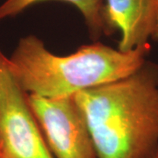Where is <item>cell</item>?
<instances>
[{"mask_svg": "<svg viewBox=\"0 0 158 158\" xmlns=\"http://www.w3.org/2000/svg\"><path fill=\"white\" fill-rule=\"evenodd\" d=\"M149 51L147 45L121 52L98 40L62 56L30 34L19 40L8 62L27 93L61 98L129 76L145 62Z\"/></svg>", "mask_w": 158, "mask_h": 158, "instance_id": "cell-2", "label": "cell"}, {"mask_svg": "<svg viewBox=\"0 0 158 158\" xmlns=\"http://www.w3.org/2000/svg\"><path fill=\"white\" fill-rule=\"evenodd\" d=\"M97 158H155L158 152V64L74 95Z\"/></svg>", "mask_w": 158, "mask_h": 158, "instance_id": "cell-1", "label": "cell"}, {"mask_svg": "<svg viewBox=\"0 0 158 158\" xmlns=\"http://www.w3.org/2000/svg\"><path fill=\"white\" fill-rule=\"evenodd\" d=\"M27 98L54 158H97L90 130L74 96L46 98L28 94Z\"/></svg>", "mask_w": 158, "mask_h": 158, "instance_id": "cell-4", "label": "cell"}, {"mask_svg": "<svg viewBox=\"0 0 158 158\" xmlns=\"http://www.w3.org/2000/svg\"><path fill=\"white\" fill-rule=\"evenodd\" d=\"M155 158H158V152H157V154H156V157Z\"/></svg>", "mask_w": 158, "mask_h": 158, "instance_id": "cell-8", "label": "cell"}, {"mask_svg": "<svg viewBox=\"0 0 158 158\" xmlns=\"http://www.w3.org/2000/svg\"><path fill=\"white\" fill-rule=\"evenodd\" d=\"M27 97L0 49V158H54Z\"/></svg>", "mask_w": 158, "mask_h": 158, "instance_id": "cell-3", "label": "cell"}, {"mask_svg": "<svg viewBox=\"0 0 158 158\" xmlns=\"http://www.w3.org/2000/svg\"><path fill=\"white\" fill-rule=\"evenodd\" d=\"M108 19L121 33L118 49L129 52L149 45L158 0H106Z\"/></svg>", "mask_w": 158, "mask_h": 158, "instance_id": "cell-5", "label": "cell"}, {"mask_svg": "<svg viewBox=\"0 0 158 158\" xmlns=\"http://www.w3.org/2000/svg\"><path fill=\"white\" fill-rule=\"evenodd\" d=\"M151 39L158 41V7L156 14V19H155V24H154V27H153V32L151 34Z\"/></svg>", "mask_w": 158, "mask_h": 158, "instance_id": "cell-7", "label": "cell"}, {"mask_svg": "<svg viewBox=\"0 0 158 158\" xmlns=\"http://www.w3.org/2000/svg\"><path fill=\"white\" fill-rule=\"evenodd\" d=\"M48 0H5L0 5V20L19 15L30 6ZM76 6L82 13L90 39L98 41L102 36H111L117 30L110 23L106 0H58Z\"/></svg>", "mask_w": 158, "mask_h": 158, "instance_id": "cell-6", "label": "cell"}]
</instances>
